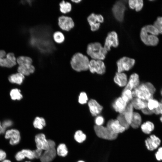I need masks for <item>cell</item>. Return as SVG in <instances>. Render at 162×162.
<instances>
[{
	"instance_id": "83f0119b",
	"label": "cell",
	"mask_w": 162,
	"mask_h": 162,
	"mask_svg": "<svg viewBox=\"0 0 162 162\" xmlns=\"http://www.w3.org/2000/svg\"><path fill=\"white\" fill-rule=\"evenodd\" d=\"M140 128L142 131L146 134H148L153 131L154 128V124L149 121H147L141 124Z\"/></svg>"
},
{
	"instance_id": "ac0fdd59",
	"label": "cell",
	"mask_w": 162,
	"mask_h": 162,
	"mask_svg": "<svg viewBox=\"0 0 162 162\" xmlns=\"http://www.w3.org/2000/svg\"><path fill=\"white\" fill-rule=\"evenodd\" d=\"M90 112L92 116H96L99 114L103 109V107L97 101L93 99L89 100L88 103Z\"/></svg>"
},
{
	"instance_id": "277c9868",
	"label": "cell",
	"mask_w": 162,
	"mask_h": 162,
	"mask_svg": "<svg viewBox=\"0 0 162 162\" xmlns=\"http://www.w3.org/2000/svg\"><path fill=\"white\" fill-rule=\"evenodd\" d=\"M94 129L97 136L101 139L112 141L116 139L118 136V134L115 133L106 126L95 125Z\"/></svg>"
},
{
	"instance_id": "e0dca14e",
	"label": "cell",
	"mask_w": 162,
	"mask_h": 162,
	"mask_svg": "<svg viewBox=\"0 0 162 162\" xmlns=\"http://www.w3.org/2000/svg\"><path fill=\"white\" fill-rule=\"evenodd\" d=\"M16 64V58L13 53H9L6 58H3L0 59V66L3 67L10 68Z\"/></svg>"
},
{
	"instance_id": "5bb4252c",
	"label": "cell",
	"mask_w": 162,
	"mask_h": 162,
	"mask_svg": "<svg viewBox=\"0 0 162 162\" xmlns=\"http://www.w3.org/2000/svg\"><path fill=\"white\" fill-rule=\"evenodd\" d=\"M161 142L160 139L156 136L153 134L145 140V145L147 148L150 151H153L158 148Z\"/></svg>"
},
{
	"instance_id": "9a60e30c",
	"label": "cell",
	"mask_w": 162,
	"mask_h": 162,
	"mask_svg": "<svg viewBox=\"0 0 162 162\" xmlns=\"http://www.w3.org/2000/svg\"><path fill=\"white\" fill-rule=\"evenodd\" d=\"M56 155V148L49 147L44 151L39 159L41 162H51Z\"/></svg>"
},
{
	"instance_id": "f907efd6",
	"label": "cell",
	"mask_w": 162,
	"mask_h": 162,
	"mask_svg": "<svg viewBox=\"0 0 162 162\" xmlns=\"http://www.w3.org/2000/svg\"><path fill=\"white\" fill-rule=\"evenodd\" d=\"M6 157V154L5 152L3 150L0 149V161L4 160Z\"/></svg>"
},
{
	"instance_id": "30bf717a",
	"label": "cell",
	"mask_w": 162,
	"mask_h": 162,
	"mask_svg": "<svg viewBox=\"0 0 162 162\" xmlns=\"http://www.w3.org/2000/svg\"><path fill=\"white\" fill-rule=\"evenodd\" d=\"M118 44V34L116 32L112 31L108 34L105 39L104 47L108 52L110 50L111 47H116Z\"/></svg>"
},
{
	"instance_id": "1f68e13d",
	"label": "cell",
	"mask_w": 162,
	"mask_h": 162,
	"mask_svg": "<svg viewBox=\"0 0 162 162\" xmlns=\"http://www.w3.org/2000/svg\"><path fill=\"white\" fill-rule=\"evenodd\" d=\"M33 125L35 128L42 130L46 125L45 120L43 117H37L34 121Z\"/></svg>"
},
{
	"instance_id": "d6986e66",
	"label": "cell",
	"mask_w": 162,
	"mask_h": 162,
	"mask_svg": "<svg viewBox=\"0 0 162 162\" xmlns=\"http://www.w3.org/2000/svg\"><path fill=\"white\" fill-rule=\"evenodd\" d=\"M140 84L139 76L136 73H134L130 76L124 89H128L132 91L138 86Z\"/></svg>"
},
{
	"instance_id": "7bdbcfd3",
	"label": "cell",
	"mask_w": 162,
	"mask_h": 162,
	"mask_svg": "<svg viewBox=\"0 0 162 162\" xmlns=\"http://www.w3.org/2000/svg\"><path fill=\"white\" fill-rule=\"evenodd\" d=\"M2 124L4 131V132L7 128L12 126L13 122L11 120H6L4 121Z\"/></svg>"
},
{
	"instance_id": "94428289",
	"label": "cell",
	"mask_w": 162,
	"mask_h": 162,
	"mask_svg": "<svg viewBox=\"0 0 162 162\" xmlns=\"http://www.w3.org/2000/svg\"><path fill=\"white\" fill-rule=\"evenodd\" d=\"M25 162H32L30 161H26Z\"/></svg>"
},
{
	"instance_id": "680465c9",
	"label": "cell",
	"mask_w": 162,
	"mask_h": 162,
	"mask_svg": "<svg viewBox=\"0 0 162 162\" xmlns=\"http://www.w3.org/2000/svg\"><path fill=\"white\" fill-rule=\"evenodd\" d=\"M76 162H86L83 160H78Z\"/></svg>"
},
{
	"instance_id": "f35d334b",
	"label": "cell",
	"mask_w": 162,
	"mask_h": 162,
	"mask_svg": "<svg viewBox=\"0 0 162 162\" xmlns=\"http://www.w3.org/2000/svg\"><path fill=\"white\" fill-rule=\"evenodd\" d=\"M153 25L158 30L159 34H162V16L158 17Z\"/></svg>"
},
{
	"instance_id": "ffe728a7",
	"label": "cell",
	"mask_w": 162,
	"mask_h": 162,
	"mask_svg": "<svg viewBox=\"0 0 162 162\" xmlns=\"http://www.w3.org/2000/svg\"><path fill=\"white\" fill-rule=\"evenodd\" d=\"M127 103L124 101L121 97L116 99L112 104L114 110L116 112L122 114L127 106Z\"/></svg>"
},
{
	"instance_id": "836d02e7",
	"label": "cell",
	"mask_w": 162,
	"mask_h": 162,
	"mask_svg": "<svg viewBox=\"0 0 162 162\" xmlns=\"http://www.w3.org/2000/svg\"><path fill=\"white\" fill-rule=\"evenodd\" d=\"M121 97L127 103H129L133 99L132 91L128 89H124L122 92Z\"/></svg>"
},
{
	"instance_id": "5b68a950",
	"label": "cell",
	"mask_w": 162,
	"mask_h": 162,
	"mask_svg": "<svg viewBox=\"0 0 162 162\" xmlns=\"http://www.w3.org/2000/svg\"><path fill=\"white\" fill-rule=\"evenodd\" d=\"M133 97L137 98L147 101L153 98L152 95L145 83L140 84L136 88L132 91Z\"/></svg>"
},
{
	"instance_id": "6f0895ef",
	"label": "cell",
	"mask_w": 162,
	"mask_h": 162,
	"mask_svg": "<svg viewBox=\"0 0 162 162\" xmlns=\"http://www.w3.org/2000/svg\"><path fill=\"white\" fill-rule=\"evenodd\" d=\"M160 114H161V116L160 117V121H161V122H162V111Z\"/></svg>"
},
{
	"instance_id": "d4e9b609",
	"label": "cell",
	"mask_w": 162,
	"mask_h": 162,
	"mask_svg": "<svg viewBox=\"0 0 162 162\" xmlns=\"http://www.w3.org/2000/svg\"><path fill=\"white\" fill-rule=\"evenodd\" d=\"M24 78V75L18 73L10 75L8 77V80L11 83L20 85L23 82Z\"/></svg>"
},
{
	"instance_id": "11a10c76",
	"label": "cell",
	"mask_w": 162,
	"mask_h": 162,
	"mask_svg": "<svg viewBox=\"0 0 162 162\" xmlns=\"http://www.w3.org/2000/svg\"><path fill=\"white\" fill-rule=\"evenodd\" d=\"M71 1L74 3H75L76 4L79 3L80 2H81L82 1L81 0H71Z\"/></svg>"
},
{
	"instance_id": "f546056e",
	"label": "cell",
	"mask_w": 162,
	"mask_h": 162,
	"mask_svg": "<svg viewBox=\"0 0 162 162\" xmlns=\"http://www.w3.org/2000/svg\"><path fill=\"white\" fill-rule=\"evenodd\" d=\"M60 11L63 14H66L69 13L72 9L71 4L69 2L63 0L59 4Z\"/></svg>"
},
{
	"instance_id": "9c48e42d",
	"label": "cell",
	"mask_w": 162,
	"mask_h": 162,
	"mask_svg": "<svg viewBox=\"0 0 162 162\" xmlns=\"http://www.w3.org/2000/svg\"><path fill=\"white\" fill-rule=\"evenodd\" d=\"M87 20L91 30L92 31H95L99 28L100 23L104 21V18L101 14L92 13L88 17Z\"/></svg>"
},
{
	"instance_id": "8992f818",
	"label": "cell",
	"mask_w": 162,
	"mask_h": 162,
	"mask_svg": "<svg viewBox=\"0 0 162 162\" xmlns=\"http://www.w3.org/2000/svg\"><path fill=\"white\" fill-rule=\"evenodd\" d=\"M135 60L133 58L124 56L118 59L117 62V72H123L131 69L134 65Z\"/></svg>"
},
{
	"instance_id": "6125c7cd",
	"label": "cell",
	"mask_w": 162,
	"mask_h": 162,
	"mask_svg": "<svg viewBox=\"0 0 162 162\" xmlns=\"http://www.w3.org/2000/svg\"><path fill=\"white\" fill-rule=\"evenodd\" d=\"M162 105V101H161V103Z\"/></svg>"
},
{
	"instance_id": "74e56055",
	"label": "cell",
	"mask_w": 162,
	"mask_h": 162,
	"mask_svg": "<svg viewBox=\"0 0 162 162\" xmlns=\"http://www.w3.org/2000/svg\"><path fill=\"white\" fill-rule=\"evenodd\" d=\"M147 108L150 110H154L158 106L159 103L153 98L149 99L147 101Z\"/></svg>"
},
{
	"instance_id": "6da1fadb",
	"label": "cell",
	"mask_w": 162,
	"mask_h": 162,
	"mask_svg": "<svg viewBox=\"0 0 162 162\" xmlns=\"http://www.w3.org/2000/svg\"><path fill=\"white\" fill-rule=\"evenodd\" d=\"M159 34L157 29L153 25L145 26L141 29L140 36L143 43L145 45L150 46H156L158 43Z\"/></svg>"
},
{
	"instance_id": "60d3db41",
	"label": "cell",
	"mask_w": 162,
	"mask_h": 162,
	"mask_svg": "<svg viewBox=\"0 0 162 162\" xmlns=\"http://www.w3.org/2000/svg\"><path fill=\"white\" fill-rule=\"evenodd\" d=\"M88 100V98L86 94L84 92H81L79 97V102L82 104H84L87 103Z\"/></svg>"
},
{
	"instance_id": "3957f363",
	"label": "cell",
	"mask_w": 162,
	"mask_h": 162,
	"mask_svg": "<svg viewBox=\"0 0 162 162\" xmlns=\"http://www.w3.org/2000/svg\"><path fill=\"white\" fill-rule=\"evenodd\" d=\"M86 52L92 59L102 61L105 58L107 51L100 43L95 42L88 45Z\"/></svg>"
},
{
	"instance_id": "d6a6232c",
	"label": "cell",
	"mask_w": 162,
	"mask_h": 162,
	"mask_svg": "<svg viewBox=\"0 0 162 162\" xmlns=\"http://www.w3.org/2000/svg\"><path fill=\"white\" fill-rule=\"evenodd\" d=\"M53 39L56 43L61 44L64 41L65 38L64 34L61 32L57 31L54 32L53 34Z\"/></svg>"
},
{
	"instance_id": "91938a15",
	"label": "cell",
	"mask_w": 162,
	"mask_h": 162,
	"mask_svg": "<svg viewBox=\"0 0 162 162\" xmlns=\"http://www.w3.org/2000/svg\"><path fill=\"white\" fill-rule=\"evenodd\" d=\"M161 94L162 96V89H161Z\"/></svg>"
},
{
	"instance_id": "9f6ffc18",
	"label": "cell",
	"mask_w": 162,
	"mask_h": 162,
	"mask_svg": "<svg viewBox=\"0 0 162 162\" xmlns=\"http://www.w3.org/2000/svg\"><path fill=\"white\" fill-rule=\"evenodd\" d=\"M2 162H11L10 160H4Z\"/></svg>"
},
{
	"instance_id": "f6af8a7d",
	"label": "cell",
	"mask_w": 162,
	"mask_h": 162,
	"mask_svg": "<svg viewBox=\"0 0 162 162\" xmlns=\"http://www.w3.org/2000/svg\"><path fill=\"white\" fill-rule=\"evenodd\" d=\"M34 158L36 159H40L41 156L43 152V150L36 148L33 150Z\"/></svg>"
},
{
	"instance_id": "f5cc1de1",
	"label": "cell",
	"mask_w": 162,
	"mask_h": 162,
	"mask_svg": "<svg viewBox=\"0 0 162 162\" xmlns=\"http://www.w3.org/2000/svg\"><path fill=\"white\" fill-rule=\"evenodd\" d=\"M6 55L5 52L3 50H0V59L4 57Z\"/></svg>"
},
{
	"instance_id": "b9f144b4",
	"label": "cell",
	"mask_w": 162,
	"mask_h": 162,
	"mask_svg": "<svg viewBox=\"0 0 162 162\" xmlns=\"http://www.w3.org/2000/svg\"><path fill=\"white\" fill-rule=\"evenodd\" d=\"M95 125L97 126L103 125L104 122V117L101 116H97L95 119Z\"/></svg>"
},
{
	"instance_id": "e575fe53",
	"label": "cell",
	"mask_w": 162,
	"mask_h": 162,
	"mask_svg": "<svg viewBox=\"0 0 162 162\" xmlns=\"http://www.w3.org/2000/svg\"><path fill=\"white\" fill-rule=\"evenodd\" d=\"M10 96L11 99L13 100H20L22 98L21 91L18 88H14L10 92Z\"/></svg>"
},
{
	"instance_id": "7c38bea8",
	"label": "cell",
	"mask_w": 162,
	"mask_h": 162,
	"mask_svg": "<svg viewBox=\"0 0 162 162\" xmlns=\"http://www.w3.org/2000/svg\"><path fill=\"white\" fill-rule=\"evenodd\" d=\"M5 138L7 139H10L9 143L12 145L18 144L21 139L19 131L15 129L7 130L5 133Z\"/></svg>"
},
{
	"instance_id": "cb8c5ba5",
	"label": "cell",
	"mask_w": 162,
	"mask_h": 162,
	"mask_svg": "<svg viewBox=\"0 0 162 162\" xmlns=\"http://www.w3.org/2000/svg\"><path fill=\"white\" fill-rule=\"evenodd\" d=\"M134 107L131 103H129L123 113H122L127 122L130 125L132 119L134 114Z\"/></svg>"
},
{
	"instance_id": "4dcf8cb0",
	"label": "cell",
	"mask_w": 162,
	"mask_h": 162,
	"mask_svg": "<svg viewBox=\"0 0 162 162\" xmlns=\"http://www.w3.org/2000/svg\"><path fill=\"white\" fill-rule=\"evenodd\" d=\"M74 140L79 143H82L86 140L87 136L81 130H78L75 131L74 136Z\"/></svg>"
},
{
	"instance_id": "c3c4849f",
	"label": "cell",
	"mask_w": 162,
	"mask_h": 162,
	"mask_svg": "<svg viewBox=\"0 0 162 162\" xmlns=\"http://www.w3.org/2000/svg\"><path fill=\"white\" fill-rule=\"evenodd\" d=\"M141 111L143 113L146 115H151L154 113V110H150L147 107L141 110Z\"/></svg>"
},
{
	"instance_id": "7dc6e473",
	"label": "cell",
	"mask_w": 162,
	"mask_h": 162,
	"mask_svg": "<svg viewBox=\"0 0 162 162\" xmlns=\"http://www.w3.org/2000/svg\"><path fill=\"white\" fill-rule=\"evenodd\" d=\"M15 158L17 160L20 161L25 159V157L21 151H20L16 154Z\"/></svg>"
},
{
	"instance_id": "8d00e7d4",
	"label": "cell",
	"mask_w": 162,
	"mask_h": 162,
	"mask_svg": "<svg viewBox=\"0 0 162 162\" xmlns=\"http://www.w3.org/2000/svg\"><path fill=\"white\" fill-rule=\"evenodd\" d=\"M116 119L118 120L120 124L125 128L126 130L129 129L130 125L126 120L123 114H119L117 116Z\"/></svg>"
},
{
	"instance_id": "681fc988",
	"label": "cell",
	"mask_w": 162,
	"mask_h": 162,
	"mask_svg": "<svg viewBox=\"0 0 162 162\" xmlns=\"http://www.w3.org/2000/svg\"><path fill=\"white\" fill-rule=\"evenodd\" d=\"M154 110V113L156 115L160 114L162 111V105L161 103H159V104L156 108Z\"/></svg>"
},
{
	"instance_id": "484cf974",
	"label": "cell",
	"mask_w": 162,
	"mask_h": 162,
	"mask_svg": "<svg viewBox=\"0 0 162 162\" xmlns=\"http://www.w3.org/2000/svg\"><path fill=\"white\" fill-rule=\"evenodd\" d=\"M142 122V117L140 114L137 112H134L130 126L134 129H136L141 126Z\"/></svg>"
},
{
	"instance_id": "7402d4cb",
	"label": "cell",
	"mask_w": 162,
	"mask_h": 162,
	"mask_svg": "<svg viewBox=\"0 0 162 162\" xmlns=\"http://www.w3.org/2000/svg\"><path fill=\"white\" fill-rule=\"evenodd\" d=\"M35 70L34 67L32 64L19 65L17 69L18 73L21 74L24 76H28L33 73Z\"/></svg>"
},
{
	"instance_id": "ee69618b",
	"label": "cell",
	"mask_w": 162,
	"mask_h": 162,
	"mask_svg": "<svg viewBox=\"0 0 162 162\" xmlns=\"http://www.w3.org/2000/svg\"><path fill=\"white\" fill-rule=\"evenodd\" d=\"M151 93L153 95L156 92V88L154 85L150 82L145 83Z\"/></svg>"
},
{
	"instance_id": "7a4b0ae2",
	"label": "cell",
	"mask_w": 162,
	"mask_h": 162,
	"mask_svg": "<svg viewBox=\"0 0 162 162\" xmlns=\"http://www.w3.org/2000/svg\"><path fill=\"white\" fill-rule=\"evenodd\" d=\"M89 60L88 57L81 53H75L71 58L70 64L72 68L77 72L88 69Z\"/></svg>"
},
{
	"instance_id": "4fadbf2b",
	"label": "cell",
	"mask_w": 162,
	"mask_h": 162,
	"mask_svg": "<svg viewBox=\"0 0 162 162\" xmlns=\"http://www.w3.org/2000/svg\"><path fill=\"white\" fill-rule=\"evenodd\" d=\"M34 141L37 148L45 151L49 148L48 140L44 133L37 134L34 137Z\"/></svg>"
},
{
	"instance_id": "db71d44e",
	"label": "cell",
	"mask_w": 162,
	"mask_h": 162,
	"mask_svg": "<svg viewBox=\"0 0 162 162\" xmlns=\"http://www.w3.org/2000/svg\"><path fill=\"white\" fill-rule=\"evenodd\" d=\"M4 133V132L2 126V124L0 122V134Z\"/></svg>"
},
{
	"instance_id": "ba28073f",
	"label": "cell",
	"mask_w": 162,
	"mask_h": 162,
	"mask_svg": "<svg viewBox=\"0 0 162 162\" xmlns=\"http://www.w3.org/2000/svg\"><path fill=\"white\" fill-rule=\"evenodd\" d=\"M88 69L91 73L100 75L103 74L106 72L105 65L102 60H91L89 61Z\"/></svg>"
},
{
	"instance_id": "bcb514c9",
	"label": "cell",
	"mask_w": 162,
	"mask_h": 162,
	"mask_svg": "<svg viewBox=\"0 0 162 162\" xmlns=\"http://www.w3.org/2000/svg\"><path fill=\"white\" fill-rule=\"evenodd\" d=\"M157 160L158 161L162 160V147L159 148L155 154Z\"/></svg>"
},
{
	"instance_id": "4316f807",
	"label": "cell",
	"mask_w": 162,
	"mask_h": 162,
	"mask_svg": "<svg viewBox=\"0 0 162 162\" xmlns=\"http://www.w3.org/2000/svg\"><path fill=\"white\" fill-rule=\"evenodd\" d=\"M128 4L131 9H135L137 12L140 11L143 6V2L142 0H130Z\"/></svg>"
},
{
	"instance_id": "603a6c76",
	"label": "cell",
	"mask_w": 162,
	"mask_h": 162,
	"mask_svg": "<svg viewBox=\"0 0 162 162\" xmlns=\"http://www.w3.org/2000/svg\"><path fill=\"white\" fill-rule=\"evenodd\" d=\"M134 108L136 110H142L147 107V101L137 98H134L130 102Z\"/></svg>"
},
{
	"instance_id": "2e32d148",
	"label": "cell",
	"mask_w": 162,
	"mask_h": 162,
	"mask_svg": "<svg viewBox=\"0 0 162 162\" xmlns=\"http://www.w3.org/2000/svg\"><path fill=\"white\" fill-rule=\"evenodd\" d=\"M106 126L110 129L115 133L118 134L122 133L126 130L117 119H111L107 122Z\"/></svg>"
},
{
	"instance_id": "8fae6325",
	"label": "cell",
	"mask_w": 162,
	"mask_h": 162,
	"mask_svg": "<svg viewBox=\"0 0 162 162\" xmlns=\"http://www.w3.org/2000/svg\"><path fill=\"white\" fill-rule=\"evenodd\" d=\"M58 25L62 30L69 31L74 28L75 23L71 17L62 15L58 18Z\"/></svg>"
},
{
	"instance_id": "52a82bcc",
	"label": "cell",
	"mask_w": 162,
	"mask_h": 162,
	"mask_svg": "<svg viewBox=\"0 0 162 162\" xmlns=\"http://www.w3.org/2000/svg\"><path fill=\"white\" fill-rule=\"evenodd\" d=\"M126 9L125 4L122 1H117L113 5L112 8V12L114 17L117 21L120 22L123 21Z\"/></svg>"
},
{
	"instance_id": "44dd1931",
	"label": "cell",
	"mask_w": 162,
	"mask_h": 162,
	"mask_svg": "<svg viewBox=\"0 0 162 162\" xmlns=\"http://www.w3.org/2000/svg\"><path fill=\"white\" fill-rule=\"evenodd\" d=\"M113 80L114 82L120 87L125 86L128 82L126 74L123 72L116 73Z\"/></svg>"
},
{
	"instance_id": "d590c367",
	"label": "cell",
	"mask_w": 162,
	"mask_h": 162,
	"mask_svg": "<svg viewBox=\"0 0 162 162\" xmlns=\"http://www.w3.org/2000/svg\"><path fill=\"white\" fill-rule=\"evenodd\" d=\"M17 62L19 65L27 64H32V60L30 57L20 56L17 59Z\"/></svg>"
},
{
	"instance_id": "f1b7e54d",
	"label": "cell",
	"mask_w": 162,
	"mask_h": 162,
	"mask_svg": "<svg viewBox=\"0 0 162 162\" xmlns=\"http://www.w3.org/2000/svg\"><path fill=\"white\" fill-rule=\"evenodd\" d=\"M56 150L57 155L62 157H65L68 153L67 147L64 143L59 144L57 147Z\"/></svg>"
},
{
	"instance_id": "ab89813d",
	"label": "cell",
	"mask_w": 162,
	"mask_h": 162,
	"mask_svg": "<svg viewBox=\"0 0 162 162\" xmlns=\"http://www.w3.org/2000/svg\"><path fill=\"white\" fill-rule=\"evenodd\" d=\"M21 151L25 158L26 157L30 160H32L35 158L33 151L29 149H23Z\"/></svg>"
},
{
	"instance_id": "816d5d0a",
	"label": "cell",
	"mask_w": 162,
	"mask_h": 162,
	"mask_svg": "<svg viewBox=\"0 0 162 162\" xmlns=\"http://www.w3.org/2000/svg\"><path fill=\"white\" fill-rule=\"evenodd\" d=\"M49 147L55 148L56 146V144L55 142L51 139L48 140Z\"/></svg>"
}]
</instances>
